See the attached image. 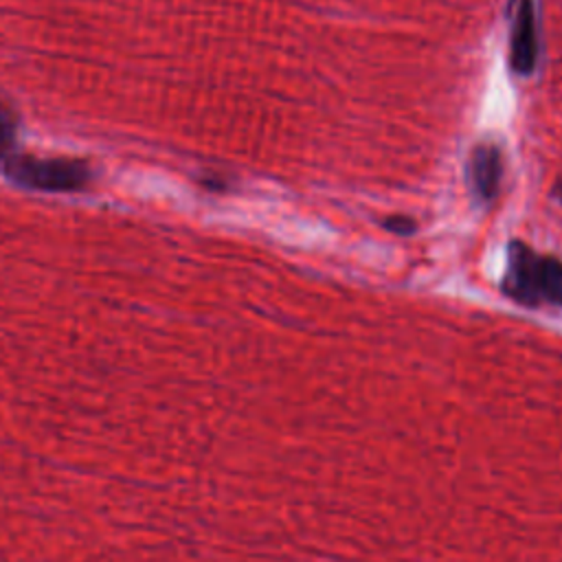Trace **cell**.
Here are the masks:
<instances>
[{"instance_id":"6da1fadb","label":"cell","mask_w":562,"mask_h":562,"mask_svg":"<svg viewBox=\"0 0 562 562\" xmlns=\"http://www.w3.org/2000/svg\"><path fill=\"white\" fill-rule=\"evenodd\" d=\"M501 290L527 307H562V261L512 241Z\"/></svg>"},{"instance_id":"52a82bcc","label":"cell","mask_w":562,"mask_h":562,"mask_svg":"<svg viewBox=\"0 0 562 562\" xmlns=\"http://www.w3.org/2000/svg\"><path fill=\"white\" fill-rule=\"evenodd\" d=\"M558 193H560V198H562V182H560V187H558Z\"/></svg>"},{"instance_id":"277c9868","label":"cell","mask_w":562,"mask_h":562,"mask_svg":"<svg viewBox=\"0 0 562 562\" xmlns=\"http://www.w3.org/2000/svg\"><path fill=\"white\" fill-rule=\"evenodd\" d=\"M503 178V151L498 145H476L468 160V184L476 202H490L498 193Z\"/></svg>"},{"instance_id":"7a4b0ae2","label":"cell","mask_w":562,"mask_h":562,"mask_svg":"<svg viewBox=\"0 0 562 562\" xmlns=\"http://www.w3.org/2000/svg\"><path fill=\"white\" fill-rule=\"evenodd\" d=\"M7 176L22 187L40 191H75L88 182L90 169L66 158L15 156L7 160Z\"/></svg>"},{"instance_id":"5b68a950","label":"cell","mask_w":562,"mask_h":562,"mask_svg":"<svg viewBox=\"0 0 562 562\" xmlns=\"http://www.w3.org/2000/svg\"><path fill=\"white\" fill-rule=\"evenodd\" d=\"M15 140V116L0 103V158L13 147Z\"/></svg>"},{"instance_id":"8992f818","label":"cell","mask_w":562,"mask_h":562,"mask_svg":"<svg viewBox=\"0 0 562 562\" xmlns=\"http://www.w3.org/2000/svg\"><path fill=\"white\" fill-rule=\"evenodd\" d=\"M384 226L397 235H411L415 231V222L411 217H389Z\"/></svg>"},{"instance_id":"3957f363","label":"cell","mask_w":562,"mask_h":562,"mask_svg":"<svg viewBox=\"0 0 562 562\" xmlns=\"http://www.w3.org/2000/svg\"><path fill=\"white\" fill-rule=\"evenodd\" d=\"M538 22L533 0L509 2V64L514 72L529 77L538 66Z\"/></svg>"}]
</instances>
